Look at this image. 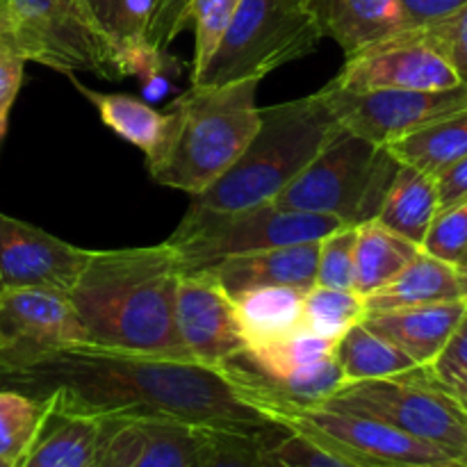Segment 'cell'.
<instances>
[{"label": "cell", "instance_id": "cell-1", "mask_svg": "<svg viewBox=\"0 0 467 467\" xmlns=\"http://www.w3.org/2000/svg\"><path fill=\"white\" fill-rule=\"evenodd\" d=\"M7 379L57 413L96 420L164 418L237 431H265L274 424L242 397L222 365L199 360L85 345Z\"/></svg>", "mask_w": 467, "mask_h": 467}, {"label": "cell", "instance_id": "cell-2", "mask_svg": "<svg viewBox=\"0 0 467 467\" xmlns=\"http://www.w3.org/2000/svg\"><path fill=\"white\" fill-rule=\"evenodd\" d=\"M182 265L169 242L137 249L89 251L68 292L91 347L190 358L176 331Z\"/></svg>", "mask_w": 467, "mask_h": 467}, {"label": "cell", "instance_id": "cell-3", "mask_svg": "<svg viewBox=\"0 0 467 467\" xmlns=\"http://www.w3.org/2000/svg\"><path fill=\"white\" fill-rule=\"evenodd\" d=\"M260 80L190 85L167 109L162 146L146 160L158 185L199 196L237 162L260 126Z\"/></svg>", "mask_w": 467, "mask_h": 467}, {"label": "cell", "instance_id": "cell-4", "mask_svg": "<svg viewBox=\"0 0 467 467\" xmlns=\"http://www.w3.org/2000/svg\"><path fill=\"white\" fill-rule=\"evenodd\" d=\"M342 130L324 89L260 108V126L244 153L217 182L192 196L190 210L237 213L272 203Z\"/></svg>", "mask_w": 467, "mask_h": 467}, {"label": "cell", "instance_id": "cell-5", "mask_svg": "<svg viewBox=\"0 0 467 467\" xmlns=\"http://www.w3.org/2000/svg\"><path fill=\"white\" fill-rule=\"evenodd\" d=\"M400 167L386 146L342 130L272 203L360 226L377 219Z\"/></svg>", "mask_w": 467, "mask_h": 467}, {"label": "cell", "instance_id": "cell-6", "mask_svg": "<svg viewBox=\"0 0 467 467\" xmlns=\"http://www.w3.org/2000/svg\"><path fill=\"white\" fill-rule=\"evenodd\" d=\"M0 41L26 62L64 76L121 80L112 46L87 0H0Z\"/></svg>", "mask_w": 467, "mask_h": 467}, {"label": "cell", "instance_id": "cell-7", "mask_svg": "<svg viewBox=\"0 0 467 467\" xmlns=\"http://www.w3.org/2000/svg\"><path fill=\"white\" fill-rule=\"evenodd\" d=\"M322 39L304 0H242L214 55L190 85L263 80L283 64L313 53Z\"/></svg>", "mask_w": 467, "mask_h": 467}, {"label": "cell", "instance_id": "cell-8", "mask_svg": "<svg viewBox=\"0 0 467 467\" xmlns=\"http://www.w3.org/2000/svg\"><path fill=\"white\" fill-rule=\"evenodd\" d=\"M381 420L418 441L467 463V409L447 392L429 368L390 379L345 383L324 404Z\"/></svg>", "mask_w": 467, "mask_h": 467}, {"label": "cell", "instance_id": "cell-9", "mask_svg": "<svg viewBox=\"0 0 467 467\" xmlns=\"http://www.w3.org/2000/svg\"><path fill=\"white\" fill-rule=\"evenodd\" d=\"M345 223L328 214L296 213L260 203L237 213H192L182 217L169 244L182 269H208L231 255L319 242Z\"/></svg>", "mask_w": 467, "mask_h": 467}, {"label": "cell", "instance_id": "cell-10", "mask_svg": "<svg viewBox=\"0 0 467 467\" xmlns=\"http://www.w3.org/2000/svg\"><path fill=\"white\" fill-rule=\"evenodd\" d=\"M89 345L68 295L0 287V374L14 377L59 351Z\"/></svg>", "mask_w": 467, "mask_h": 467}, {"label": "cell", "instance_id": "cell-11", "mask_svg": "<svg viewBox=\"0 0 467 467\" xmlns=\"http://www.w3.org/2000/svg\"><path fill=\"white\" fill-rule=\"evenodd\" d=\"M345 130L377 146H388L420 128L467 108V85L451 89L349 91L322 87Z\"/></svg>", "mask_w": 467, "mask_h": 467}, {"label": "cell", "instance_id": "cell-12", "mask_svg": "<svg viewBox=\"0 0 467 467\" xmlns=\"http://www.w3.org/2000/svg\"><path fill=\"white\" fill-rule=\"evenodd\" d=\"M331 85L349 91H374L451 89L465 82L420 27H409L349 55Z\"/></svg>", "mask_w": 467, "mask_h": 467}, {"label": "cell", "instance_id": "cell-13", "mask_svg": "<svg viewBox=\"0 0 467 467\" xmlns=\"http://www.w3.org/2000/svg\"><path fill=\"white\" fill-rule=\"evenodd\" d=\"M205 429L164 418H103L94 467H201Z\"/></svg>", "mask_w": 467, "mask_h": 467}, {"label": "cell", "instance_id": "cell-14", "mask_svg": "<svg viewBox=\"0 0 467 467\" xmlns=\"http://www.w3.org/2000/svg\"><path fill=\"white\" fill-rule=\"evenodd\" d=\"M176 331L190 358L203 365H222L246 349L233 296L208 269H182Z\"/></svg>", "mask_w": 467, "mask_h": 467}, {"label": "cell", "instance_id": "cell-15", "mask_svg": "<svg viewBox=\"0 0 467 467\" xmlns=\"http://www.w3.org/2000/svg\"><path fill=\"white\" fill-rule=\"evenodd\" d=\"M87 258V249L0 213V287H44L68 295Z\"/></svg>", "mask_w": 467, "mask_h": 467}, {"label": "cell", "instance_id": "cell-16", "mask_svg": "<svg viewBox=\"0 0 467 467\" xmlns=\"http://www.w3.org/2000/svg\"><path fill=\"white\" fill-rule=\"evenodd\" d=\"M319 242L281 246L258 254L231 255L208 267L228 295L255 290V287H292L308 292L315 287Z\"/></svg>", "mask_w": 467, "mask_h": 467}, {"label": "cell", "instance_id": "cell-17", "mask_svg": "<svg viewBox=\"0 0 467 467\" xmlns=\"http://www.w3.org/2000/svg\"><path fill=\"white\" fill-rule=\"evenodd\" d=\"M322 36L336 41L345 55L409 30L401 0H306Z\"/></svg>", "mask_w": 467, "mask_h": 467}, {"label": "cell", "instance_id": "cell-18", "mask_svg": "<svg viewBox=\"0 0 467 467\" xmlns=\"http://www.w3.org/2000/svg\"><path fill=\"white\" fill-rule=\"evenodd\" d=\"M467 310V301L420 306V308L365 313L363 324L374 333L400 347L418 368H429Z\"/></svg>", "mask_w": 467, "mask_h": 467}, {"label": "cell", "instance_id": "cell-19", "mask_svg": "<svg viewBox=\"0 0 467 467\" xmlns=\"http://www.w3.org/2000/svg\"><path fill=\"white\" fill-rule=\"evenodd\" d=\"M459 299L463 296L456 265L442 263L420 249V254L388 285L363 299V304L365 313H388Z\"/></svg>", "mask_w": 467, "mask_h": 467}, {"label": "cell", "instance_id": "cell-20", "mask_svg": "<svg viewBox=\"0 0 467 467\" xmlns=\"http://www.w3.org/2000/svg\"><path fill=\"white\" fill-rule=\"evenodd\" d=\"M246 349L285 340L301 331L304 292L292 287H255L233 295Z\"/></svg>", "mask_w": 467, "mask_h": 467}, {"label": "cell", "instance_id": "cell-21", "mask_svg": "<svg viewBox=\"0 0 467 467\" xmlns=\"http://www.w3.org/2000/svg\"><path fill=\"white\" fill-rule=\"evenodd\" d=\"M438 210L441 203H438L436 176L401 164L383 199L377 222L422 249V242Z\"/></svg>", "mask_w": 467, "mask_h": 467}, {"label": "cell", "instance_id": "cell-22", "mask_svg": "<svg viewBox=\"0 0 467 467\" xmlns=\"http://www.w3.org/2000/svg\"><path fill=\"white\" fill-rule=\"evenodd\" d=\"M68 78H71L73 87L94 105L105 128H109L114 135H119L130 146L140 149L146 160H150L158 153V149L164 141V135H167V112L150 108L140 96L87 89L76 76Z\"/></svg>", "mask_w": 467, "mask_h": 467}, {"label": "cell", "instance_id": "cell-23", "mask_svg": "<svg viewBox=\"0 0 467 467\" xmlns=\"http://www.w3.org/2000/svg\"><path fill=\"white\" fill-rule=\"evenodd\" d=\"M100 420L50 409L44 429L18 467H94Z\"/></svg>", "mask_w": 467, "mask_h": 467}, {"label": "cell", "instance_id": "cell-24", "mask_svg": "<svg viewBox=\"0 0 467 467\" xmlns=\"http://www.w3.org/2000/svg\"><path fill=\"white\" fill-rule=\"evenodd\" d=\"M420 246L374 222L356 226L354 246V292L368 299L392 281L415 255Z\"/></svg>", "mask_w": 467, "mask_h": 467}, {"label": "cell", "instance_id": "cell-25", "mask_svg": "<svg viewBox=\"0 0 467 467\" xmlns=\"http://www.w3.org/2000/svg\"><path fill=\"white\" fill-rule=\"evenodd\" d=\"M386 149L406 167L438 176L442 169L467 155V108L392 141Z\"/></svg>", "mask_w": 467, "mask_h": 467}, {"label": "cell", "instance_id": "cell-26", "mask_svg": "<svg viewBox=\"0 0 467 467\" xmlns=\"http://www.w3.org/2000/svg\"><path fill=\"white\" fill-rule=\"evenodd\" d=\"M333 358H336L337 368H340L345 383L390 379L418 369V365L400 347H395L383 336L374 333L363 322L351 327L336 342Z\"/></svg>", "mask_w": 467, "mask_h": 467}, {"label": "cell", "instance_id": "cell-27", "mask_svg": "<svg viewBox=\"0 0 467 467\" xmlns=\"http://www.w3.org/2000/svg\"><path fill=\"white\" fill-rule=\"evenodd\" d=\"M87 7L103 35L108 36L121 78H126L128 62L150 44L146 30L153 14V3L150 0H87Z\"/></svg>", "mask_w": 467, "mask_h": 467}, {"label": "cell", "instance_id": "cell-28", "mask_svg": "<svg viewBox=\"0 0 467 467\" xmlns=\"http://www.w3.org/2000/svg\"><path fill=\"white\" fill-rule=\"evenodd\" d=\"M50 415V404L21 390H0V459L18 467Z\"/></svg>", "mask_w": 467, "mask_h": 467}, {"label": "cell", "instance_id": "cell-29", "mask_svg": "<svg viewBox=\"0 0 467 467\" xmlns=\"http://www.w3.org/2000/svg\"><path fill=\"white\" fill-rule=\"evenodd\" d=\"M365 304L354 290L315 285L304 295L301 331L337 342L351 327L363 322Z\"/></svg>", "mask_w": 467, "mask_h": 467}, {"label": "cell", "instance_id": "cell-30", "mask_svg": "<svg viewBox=\"0 0 467 467\" xmlns=\"http://www.w3.org/2000/svg\"><path fill=\"white\" fill-rule=\"evenodd\" d=\"M260 454L263 467H358L281 424L260 431Z\"/></svg>", "mask_w": 467, "mask_h": 467}, {"label": "cell", "instance_id": "cell-31", "mask_svg": "<svg viewBox=\"0 0 467 467\" xmlns=\"http://www.w3.org/2000/svg\"><path fill=\"white\" fill-rule=\"evenodd\" d=\"M242 0H192L182 16L181 32H194V59H192L190 80L199 76L217 50L223 32L231 26Z\"/></svg>", "mask_w": 467, "mask_h": 467}, {"label": "cell", "instance_id": "cell-32", "mask_svg": "<svg viewBox=\"0 0 467 467\" xmlns=\"http://www.w3.org/2000/svg\"><path fill=\"white\" fill-rule=\"evenodd\" d=\"M356 226H340L319 240L315 285L333 290H354Z\"/></svg>", "mask_w": 467, "mask_h": 467}, {"label": "cell", "instance_id": "cell-33", "mask_svg": "<svg viewBox=\"0 0 467 467\" xmlns=\"http://www.w3.org/2000/svg\"><path fill=\"white\" fill-rule=\"evenodd\" d=\"M201 467H263L260 431L205 429Z\"/></svg>", "mask_w": 467, "mask_h": 467}, {"label": "cell", "instance_id": "cell-34", "mask_svg": "<svg viewBox=\"0 0 467 467\" xmlns=\"http://www.w3.org/2000/svg\"><path fill=\"white\" fill-rule=\"evenodd\" d=\"M424 254L459 265L467 254V199L438 210L422 242Z\"/></svg>", "mask_w": 467, "mask_h": 467}, {"label": "cell", "instance_id": "cell-35", "mask_svg": "<svg viewBox=\"0 0 467 467\" xmlns=\"http://www.w3.org/2000/svg\"><path fill=\"white\" fill-rule=\"evenodd\" d=\"M429 372L467 409V310Z\"/></svg>", "mask_w": 467, "mask_h": 467}, {"label": "cell", "instance_id": "cell-36", "mask_svg": "<svg viewBox=\"0 0 467 467\" xmlns=\"http://www.w3.org/2000/svg\"><path fill=\"white\" fill-rule=\"evenodd\" d=\"M420 30L450 59L461 80L467 85V5L451 16L429 23V26H420Z\"/></svg>", "mask_w": 467, "mask_h": 467}, {"label": "cell", "instance_id": "cell-37", "mask_svg": "<svg viewBox=\"0 0 467 467\" xmlns=\"http://www.w3.org/2000/svg\"><path fill=\"white\" fill-rule=\"evenodd\" d=\"M23 67H26V59L14 53L5 41H0V140L7 135L9 114L21 91Z\"/></svg>", "mask_w": 467, "mask_h": 467}, {"label": "cell", "instance_id": "cell-38", "mask_svg": "<svg viewBox=\"0 0 467 467\" xmlns=\"http://www.w3.org/2000/svg\"><path fill=\"white\" fill-rule=\"evenodd\" d=\"M190 3L192 0H160L155 5L153 14H150L149 30H146V36H149V41L155 48L167 50L171 41L178 35H182L181 23Z\"/></svg>", "mask_w": 467, "mask_h": 467}, {"label": "cell", "instance_id": "cell-39", "mask_svg": "<svg viewBox=\"0 0 467 467\" xmlns=\"http://www.w3.org/2000/svg\"><path fill=\"white\" fill-rule=\"evenodd\" d=\"M465 5L467 0H401V7H404L406 16H409L410 27L441 21V18H447L454 12H459Z\"/></svg>", "mask_w": 467, "mask_h": 467}, {"label": "cell", "instance_id": "cell-40", "mask_svg": "<svg viewBox=\"0 0 467 467\" xmlns=\"http://www.w3.org/2000/svg\"><path fill=\"white\" fill-rule=\"evenodd\" d=\"M436 187L441 208H447V205H454L467 199V155L438 173Z\"/></svg>", "mask_w": 467, "mask_h": 467}, {"label": "cell", "instance_id": "cell-41", "mask_svg": "<svg viewBox=\"0 0 467 467\" xmlns=\"http://www.w3.org/2000/svg\"><path fill=\"white\" fill-rule=\"evenodd\" d=\"M369 467H467V463L447 461V463H395V465H369Z\"/></svg>", "mask_w": 467, "mask_h": 467}, {"label": "cell", "instance_id": "cell-42", "mask_svg": "<svg viewBox=\"0 0 467 467\" xmlns=\"http://www.w3.org/2000/svg\"><path fill=\"white\" fill-rule=\"evenodd\" d=\"M459 283H461V296L467 301V265H459Z\"/></svg>", "mask_w": 467, "mask_h": 467}, {"label": "cell", "instance_id": "cell-43", "mask_svg": "<svg viewBox=\"0 0 467 467\" xmlns=\"http://www.w3.org/2000/svg\"><path fill=\"white\" fill-rule=\"evenodd\" d=\"M0 467H16V465L9 463V461H3V459H0Z\"/></svg>", "mask_w": 467, "mask_h": 467}, {"label": "cell", "instance_id": "cell-44", "mask_svg": "<svg viewBox=\"0 0 467 467\" xmlns=\"http://www.w3.org/2000/svg\"><path fill=\"white\" fill-rule=\"evenodd\" d=\"M459 265H467V254H465V258L463 260H461V263ZM459 265H456V267H459Z\"/></svg>", "mask_w": 467, "mask_h": 467}, {"label": "cell", "instance_id": "cell-45", "mask_svg": "<svg viewBox=\"0 0 467 467\" xmlns=\"http://www.w3.org/2000/svg\"><path fill=\"white\" fill-rule=\"evenodd\" d=\"M150 3H153V9H155V5H158V3H160V0H150Z\"/></svg>", "mask_w": 467, "mask_h": 467}, {"label": "cell", "instance_id": "cell-46", "mask_svg": "<svg viewBox=\"0 0 467 467\" xmlns=\"http://www.w3.org/2000/svg\"><path fill=\"white\" fill-rule=\"evenodd\" d=\"M304 3H306V0H304Z\"/></svg>", "mask_w": 467, "mask_h": 467}]
</instances>
